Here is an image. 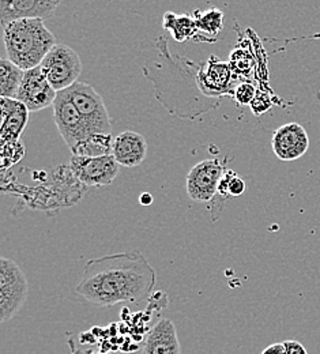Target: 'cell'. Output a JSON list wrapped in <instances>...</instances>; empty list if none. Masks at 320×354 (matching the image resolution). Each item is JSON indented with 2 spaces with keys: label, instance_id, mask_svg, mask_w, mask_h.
Wrapping results in <instances>:
<instances>
[{
  "label": "cell",
  "instance_id": "1",
  "mask_svg": "<svg viewBox=\"0 0 320 354\" xmlns=\"http://www.w3.org/2000/svg\"><path fill=\"white\" fill-rule=\"evenodd\" d=\"M156 271L138 250L89 261L75 290L98 307L137 303L156 285Z\"/></svg>",
  "mask_w": 320,
  "mask_h": 354
},
{
  "label": "cell",
  "instance_id": "9",
  "mask_svg": "<svg viewBox=\"0 0 320 354\" xmlns=\"http://www.w3.org/2000/svg\"><path fill=\"white\" fill-rule=\"evenodd\" d=\"M56 95L57 93L48 82L41 67H36L25 71L17 100L22 102L29 112H40L50 105L53 106Z\"/></svg>",
  "mask_w": 320,
  "mask_h": 354
},
{
  "label": "cell",
  "instance_id": "25",
  "mask_svg": "<svg viewBox=\"0 0 320 354\" xmlns=\"http://www.w3.org/2000/svg\"><path fill=\"white\" fill-rule=\"evenodd\" d=\"M153 202H154V198H153L151 194H149V192L140 194V196H139V203H140L142 206H150Z\"/></svg>",
  "mask_w": 320,
  "mask_h": 354
},
{
  "label": "cell",
  "instance_id": "15",
  "mask_svg": "<svg viewBox=\"0 0 320 354\" xmlns=\"http://www.w3.org/2000/svg\"><path fill=\"white\" fill-rule=\"evenodd\" d=\"M142 354H182L176 326L169 319H161L147 334Z\"/></svg>",
  "mask_w": 320,
  "mask_h": 354
},
{
  "label": "cell",
  "instance_id": "27",
  "mask_svg": "<svg viewBox=\"0 0 320 354\" xmlns=\"http://www.w3.org/2000/svg\"><path fill=\"white\" fill-rule=\"evenodd\" d=\"M89 354H112V353H100V352H91Z\"/></svg>",
  "mask_w": 320,
  "mask_h": 354
},
{
  "label": "cell",
  "instance_id": "21",
  "mask_svg": "<svg viewBox=\"0 0 320 354\" xmlns=\"http://www.w3.org/2000/svg\"><path fill=\"white\" fill-rule=\"evenodd\" d=\"M245 192V181L238 176H233L229 183V196L238 198Z\"/></svg>",
  "mask_w": 320,
  "mask_h": 354
},
{
  "label": "cell",
  "instance_id": "11",
  "mask_svg": "<svg viewBox=\"0 0 320 354\" xmlns=\"http://www.w3.org/2000/svg\"><path fill=\"white\" fill-rule=\"evenodd\" d=\"M272 146L275 156L281 161H294L307 153L310 136L301 124L288 123L275 130Z\"/></svg>",
  "mask_w": 320,
  "mask_h": 354
},
{
  "label": "cell",
  "instance_id": "12",
  "mask_svg": "<svg viewBox=\"0 0 320 354\" xmlns=\"http://www.w3.org/2000/svg\"><path fill=\"white\" fill-rule=\"evenodd\" d=\"M232 81V67L229 63L218 60L211 56L205 67H200L196 75V84L199 90L211 97H220L230 91L229 85Z\"/></svg>",
  "mask_w": 320,
  "mask_h": 354
},
{
  "label": "cell",
  "instance_id": "20",
  "mask_svg": "<svg viewBox=\"0 0 320 354\" xmlns=\"http://www.w3.org/2000/svg\"><path fill=\"white\" fill-rule=\"evenodd\" d=\"M256 93L255 88L251 84H241L238 85L234 90V100L237 101V104L240 105H248L252 104V101L255 100Z\"/></svg>",
  "mask_w": 320,
  "mask_h": 354
},
{
  "label": "cell",
  "instance_id": "7",
  "mask_svg": "<svg viewBox=\"0 0 320 354\" xmlns=\"http://www.w3.org/2000/svg\"><path fill=\"white\" fill-rule=\"evenodd\" d=\"M225 167L216 158L203 160L194 165L185 177V191L194 202H210L214 199Z\"/></svg>",
  "mask_w": 320,
  "mask_h": 354
},
{
  "label": "cell",
  "instance_id": "16",
  "mask_svg": "<svg viewBox=\"0 0 320 354\" xmlns=\"http://www.w3.org/2000/svg\"><path fill=\"white\" fill-rule=\"evenodd\" d=\"M162 26L165 30L171 33V36L178 43H184L185 40L195 39L198 35L195 18L185 14L167 12L162 19Z\"/></svg>",
  "mask_w": 320,
  "mask_h": 354
},
{
  "label": "cell",
  "instance_id": "17",
  "mask_svg": "<svg viewBox=\"0 0 320 354\" xmlns=\"http://www.w3.org/2000/svg\"><path fill=\"white\" fill-rule=\"evenodd\" d=\"M25 71L8 59L0 60V97L17 100Z\"/></svg>",
  "mask_w": 320,
  "mask_h": 354
},
{
  "label": "cell",
  "instance_id": "8",
  "mask_svg": "<svg viewBox=\"0 0 320 354\" xmlns=\"http://www.w3.org/2000/svg\"><path fill=\"white\" fill-rule=\"evenodd\" d=\"M120 165L111 156L77 157L73 156L70 169L82 184L88 187L109 185L119 174Z\"/></svg>",
  "mask_w": 320,
  "mask_h": 354
},
{
  "label": "cell",
  "instance_id": "3",
  "mask_svg": "<svg viewBox=\"0 0 320 354\" xmlns=\"http://www.w3.org/2000/svg\"><path fill=\"white\" fill-rule=\"evenodd\" d=\"M41 70L56 93L75 85L82 73L79 55L66 44H56L41 63Z\"/></svg>",
  "mask_w": 320,
  "mask_h": 354
},
{
  "label": "cell",
  "instance_id": "26",
  "mask_svg": "<svg viewBox=\"0 0 320 354\" xmlns=\"http://www.w3.org/2000/svg\"><path fill=\"white\" fill-rule=\"evenodd\" d=\"M89 351H85V349H77V348H73L71 353L70 354H89Z\"/></svg>",
  "mask_w": 320,
  "mask_h": 354
},
{
  "label": "cell",
  "instance_id": "22",
  "mask_svg": "<svg viewBox=\"0 0 320 354\" xmlns=\"http://www.w3.org/2000/svg\"><path fill=\"white\" fill-rule=\"evenodd\" d=\"M234 175H236V174H234L233 171H227V172L224 174V176L221 177V180H220L217 194H218L220 196H223L224 199L229 198V183H230V180L233 178Z\"/></svg>",
  "mask_w": 320,
  "mask_h": 354
},
{
  "label": "cell",
  "instance_id": "19",
  "mask_svg": "<svg viewBox=\"0 0 320 354\" xmlns=\"http://www.w3.org/2000/svg\"><path fill=\"white\" fill-rule=\"evenodd\" d=\"M195 22L198 32L207 36H217L224 28V12L220 8H211L203 14L195 11Z\"/></svg>",
  "mask_w": 320,
  "mask_h": 354
},
{
  "label": "cell",
  "instance_id": "14",
  "mask_svg": "<svg viewBox=\"0 0 320 354\" xmlns=\"http://www.w3.org/2000/svg\"><path fill=\"white\" fill-rule=\"evenodd\" d=\"M147 154L146 138L135 131H124L115 136L112 156L120 167L134 168L140 165Z\"/></svg>",
  "mask_w": 320,
  "mask_h": 354
},
{
  "label": "cell",
  "instance_id": "2",
  "mask_svg": "<svg viewBox=\"0 0 320 354\" xmlns=\"http://www.w3.org/2000/svg\"><path fill=\"white\" fill-rule=\"evenodd\" d=\"M3 40L7 59L23 71L40 67L56 45V37L41 19H22L7 25Z\"/></svg>",
  "mask_w": 320,
  "mask_h": 354
},
{
  "label": "cell",
  "instance_id": "4",
  "mask_svg": "<svg viewBox=\"0 0 320 354\" xmlns=\"http://www.w3.org/2000/svg\"><path fill=\"white\" fill-rule=\"evenodd\" d=\"M29 293L26 275L14 261L0 259V320L12 319L23 307Z\"/></svg>",
  "mask_w": 320,
  "mask_h": 354
},
{
  "label": "cell",
  "instance_id": "5",
  "mask_svg": "<svg viewBox=\"0 0 320 354\" xmlns=\"http://www.w3.org/2000/svg\"><path fill=\"white\" fill-rule=\"evenodd\" d=\"M92 135H112V124L105 102L92 85L77 82L66 90Z\"/></svg>",
  "mask_w": 320,
  "mask_h": 354
},
{
  "label": "cell",
  "instance_id": "13",
  "mask_svg": "<svg viewBox=\"0 0 320 354\" xmlns=\"http://www.w3.org/2000/svg\"><path fill=\"white\" fill-rule=\"evenodd\" d=\"M1 104V142L3 145L18 142L19 136L28 126L29 109L12 98H0Z\"/></svg>",
  "mask_w": 320,
  "mask_h": 354
},
{
  "label": "cell",
  "instance_id": "10",
  "mask_svg": "<svg viewBox=\"0 0 320 354\" xmlns=\"http://www.w3.org/2000/svg\"><path fill=\"white\" fill-rule=\"evenodd\" d=\"M60 1L55 0H0V22L3 29L22 19L46 21L53 17Z\"/></svg>",
  "mask_w": 320,
  "mask_h": 354
},
{
  "label": "cell",
  "instance_id": "18",
  "mask_svg": "<svg viewBox=\"0 0 320 354\" xmlns=\"http://www.w3.org/2000/svg\"><path fill=\"white\" fill-rule=\"evenodd\" d=\"M112 135H92L71 153L77 157H102L112 154Z\"/></svg>",
  "mask_w": 320,
  "mask_h": 354
},
{
  "label": "cell",
  "instance_id": "23",
  "mask_svg": "<svg viewBox=\"0 0 320 354\" xmlns=\"http://www.w3.org/2000/svg\"><path fill=\"white\" fill-rule=\"evenodd\" d=\"M283 346H285V354H308L305 346L299 341H293V339L285 341Z\"/></svg>",
  "mask_w": 320,
  "mask_h": 354
},
{
  "label": "cell",
  "instance_id": "24",
  "mask_svg": "<svg viewBox=\"0 0 320 354\" xmlns=\"http://www.w3.org/2000/svg\"><path fill=\"white\" fill-rule=\"evenodd\" d=\"M262 354H285V346H283V342H279V344H273L270 346H267Z\"/></svg>",
  "mask_w": 320,
  "mask_h": 354
},
{
  "label": "cell",
  "instance_id": "6",
  "mask_svg": "<svg viewBox=\"0 0 320 354\" xmlns=\"http://www.w3.org/2000/svg\"><path fill=\"white\" fill-rule=\"evenodd\" d=\"M53 120L57 131L73 151L77 146L92 136L89 126L78 112L67 91H59L53 102Z\"/></svg>",
  "mask_w": 320,
  "mask_h": 354
}]
</instances>
